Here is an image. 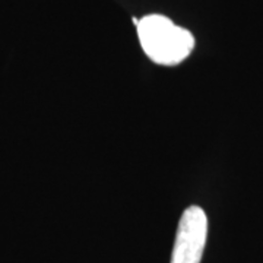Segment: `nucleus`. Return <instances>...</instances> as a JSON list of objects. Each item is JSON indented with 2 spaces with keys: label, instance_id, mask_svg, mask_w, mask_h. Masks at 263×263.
<instances>
[{
  "label": "nucleus",
  "instance_id": "1",
  "mask_svg": "<svg viewBox=\"0 0 263 263\" xmlns=\"http://www.w3.org/2000/svg\"><path fill=\"white\" fill-rule=\"evenodd\" d=\"M138 37L152 62L174 66L186 60L195 48V37L164 15H148L138 22Z\"/></svg>",
  "mask_w": 263,
  "mask_h": 263
},
{
  "label": "nucleus",
  "instance_id": "2",
  "mask_svg": "<svg viewBox=\"0 0 263 263\" xmlns=\"http://www.w3.org/2000/svg\"><path fill=\"white\" fill-rule=\"evenodd\" d=\"M208 218L199 206L187 208L180 218L171 263H200L206 245Z\"/></svg>",
  "mask_w": 263,
  "mask_h": 263
}]
</instances>
